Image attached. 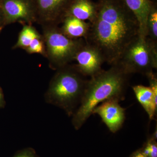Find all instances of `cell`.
<instances>
[{"instance_id": "1", "label": "cell", "mask_w": 157, "mask_h": 157, "mask_svg": "<svg viewBox=\"0 0 157 157\" xmlns=\"http://www.w3.org/2000/svg\"><path fill=\"white\" fill-rule=\"evenodd\" d=\"M97 15L86 38L100 51L104 61L115 65L127 46L139 34V25L121 0H98Z\"/></svg>"}, {"instance_id": "2", "label": "cell", "mask_w": 157, "mask_h": 157, "mask_svg": "<svg viewBox=\"0 0 157 157\" xmlns=\"http://www.w3.org/2000/svg\"><path fill=\"white\" fill-rule=\"evenodd\" d=\"M128 74L117 65L102 70L87 80L81 102L73 114L72 124L79 130L100 103L110 99L120 100L128 85Z\"/></svg>"}, {"instance_id": "3", "label": "cell", "mask_w": 157, "mask_h": 157, "mask_svg": "<svg viewBox=\"0 0 157 157\" xmlns=\"http://www.w3.org/2000/svg\"><path fill=\"white\" fill-rule=\"evenodd\" d=\"M87 80L74 66L58 69L45 94V101L72 116L80 104Z\"/></svg>"}, {"instance_id": "4", "label": "cell", "mask_w": 157, "mask_h": 157, "mask_svg": "<svg viewBox=\"0 0 157 157\" xmlns=\"http://www.w3.org/2000/svg\"><path fill=\"white\" fill-rule=\"evenodd\" d=\"M117 65L127 74L146 75L157 67V44L140 33L125 48Z\"/></svg>"}, {"instance_id": "5", "label": "cell", "mask_w": 157, "mask_h": 157, "mask_svg": "<svg viewBox=\"0 0 157 157\" xmlns=\"http://www.w3.org/2000/svg\"><path fill=\"white\" fill-rule=\"evenodd\" d=\"M42 27L46 58L51 67L57 70L74 60L77 52L86 43L85 40L70 39L62 33L58 26Z\"/></svg>"}, {"instance_id": "6", "label": "cell", "mask_w": 157, "mask_h": 157, "mask_svg": "<svg viewBox=\"0 0 157 157\" xmlns=\"http://www.w3.org/2000/svg\"><path fill=\"white\" fill-rule=\"evenodd\" d=\"M0 7L5 18V25L15 22L32 25L37 22L33 0H0Z\"/></svg>"}, {"instance_id": "7", "label": "cell", "mask_w": 157, "mask_h": 157, "mask_svg": "<svg viewBox=\"0 0 157 157\" xmlns=\"http://www.w3.org/2000/svg\"><path fill=\"white\" fill-rule=\"evenodd\" d=\"M37 22L42 26L62 23L73 0H33Z\"/></svg>"}, {"instance_id": "8", "label": "cell", "mask_w": 157, "mask_h": 157, "mask_svg": "<svg viewBox=\"0 0 157 157\" xmlns=\"http://www.w3.org/2000/svg\"><path fill=\"white\" fill-rule=\"evenodd\" d=\"M74 60L77 63L74 67L78 72L82 76L90 77L101 72L105 62L100 51L86 42L77 52Z\"/></svg>"}, {"instance_id": "9", "label": "cell", "mask_w": 157, "mask_h": 157, "mask_svg": "<svg viewBox=\"0 0 157 157\" xmlns=\"http://www.w3.org/2000/svg\"><path fill=\"white\" fill-rule=\"evenodd\" d=\"M119 100L112 99L102 102L93 110L92 114H97L113 133L117 132L122 126L125 119V109L119 104Z\"/></svg>"}, {"instance_id": "10", "label": "cell", "mask_w": 157, "mask_h": 157, "mask_svg": "<svg viewBox=\"0 0 157 157\" xmlns=\"http://www.w3.org/2000/svg\"><path fill=\"white\" fill-rule=\"evenodd\" d=\"M98 9V3L92 0H73L66 17L71 16L84 21H89L90 23H92L95 18Z\"/></svg>"}, {"instance_id": "11", "label": "cell", "mask_w": 157, "mask_h": 157, "mask_svg": "<svg viewBox=\"0 0 157 157\" xmlns=\"http://www.w3.org/2000/svg\"><path fill=\"white\" fill-rule=\"evenodd\" d=\"M136 17L139 25V33L147 37L146 23L152 7L155 2L152 0H121Z\"/></svg>"}, {"instance_id": "12", "label": "cell", "mask_w": 157, "mask_h": 157, "mask_svg": "<svg viewBox=\"0 0 157 157\" xmlns=\"http://www.w3.org/2000/svg\"><path fill=\"white\" fill-rule=\"evenodd\" d=\"M61 31L65 36L71 39H83L87 37L90 23L76 17L67 16L62 22Z\"/></svg>"}, {"instance_id": "13", "label": "cell", "mask_w": 157, "mask_h": 157, "mask_svg": "<svg viewBox=\"0 0 157 157\" xmlns=\"http://www.w3.org/2000/svg\"><path fill=\"white\" fill-rule=\"evenodd\" d=\"M137 101L148 114L151 120L157 113V98L149 86L136 85L132 87Z\"/></svg>"}, {"instance_id": "14", "label": "cell", "mask_w": 157, "mask_h": 157, "mask_svg": "<svg viewBox=\"0 0 157 157\" xmlns=\"http://www.w3.org/2000/svg\"><path fill=\"white\" fill-rule=\"evenodd\" d=\"M42 36L32 25H25L20 32L17 42L13 49L21 48L25 50L34 39Z\"/></svg>"}, {"instance_id": "15", "label": "cell", "mask_w": 157, "mask_h": 157, "mask_svg": "<svg viewBox=\"0 0 157 157\" xmlns=\"http://www.w3.org/2000/svg\"><path fill=\"white\" fill-rule=\"evenodd\" d=\"M147 37L157 44V3L153 5L147 17L146 23Z\"/></svg>"}, {"instance_id": "16", "label": "cell", "mask_w": 157, "mask_h": 157, "mask_svg": "<svg viewBox=\"0 0 157 157\" xmlns=\"http://www.w3.org/2000/svg\"><path fill=\"white\" fill-rule=\"evenodd\" d=\"M25 50L29 54H39L46 58L45 43L42 35L34 39Z\"/></svg>"}, {"instance_id": "17", "label": "cell", "mask_w": 157, "mask_h": 157, "mask_svg": "<svg viewBox=\"0 0 157 157\" xmlns=\"http://www.w3.org/2000/svg\"><path fill=\"white\" fill-rule=\"evenodd\" d=\"M156 140L152 137L147 140L141 152L147 157H157V145Z\"/></svg>"}, {"instance_id": "18", "label": "cell", "mask_w": 157, "mask_h": 157, "mask_svg": "<svg viewBox=\"0 0 157 157\" xmlns=\"http://www.w3.org/2000/svg\"><path fill=\"white\" fill-rule=\"evenodd\" d=\"M12 157H39L33 149L28 147L17 152Z\"/></svg>"}, {"instance_id": "19", "label": "cell", "mask_w": 157, "mask_h": 157, "mask_svg": "<svg viewBox=\"0 0 157 157\" xmlns=\"http://www.w3.org/2000/svg\"><path fill=\"white\" fill-rule=\"evenodd\" d=\"M6 105V101L4 98V94H3L2 90L0 87V109L3 108Z\"/></svg>"}, {"instance_id": "20", "label": "cell", "mask_w": 157, "mask_h": 157, "mask_svg": "<svg viewBox=\"0 0 157 157\" xmlns=\"http://www.w3.org/2000/svg\"><path fill=\"white\" fill-rule=\"evenodd\" d=\"M5 18L2 11L0 7V27L4 28L5 26Z\"/></svg>"}, {"instance_id": "21", "label": "cell", "mask_w": 157, "mask_h": 157, "mask_svg": "<svg viewBox=\"0 0 157 157\" xmlns=\"http://www.w3.org/2000/svg\"><path fill=\"white\" fill-rule=\"evenodd\" d=\"M131 157H147L143 153L141 152V151H137L135 152L133 155H132Z\"/></svg>"}, {"instance_id": "22", "label": "cell", "mask_w": 157, "mask_h": 157, "mask_svg": "<svg viewBox=\"0 0 157 157\" xmlns=\"http://www.w3.org/2000/svg\"><path fill=\"white\" fill-rule=\"evenodd\" d=\"M3 29V28L0 27V33H1V32H2V30Z\"/></svg>"}, {"instance_id": "23", "label": "cell", "mask_w": 157, "mask_h": 157, "mask_svg": "<svg viewBox=\"0 0 157 157\" xmlns=\"http://www.w3.org/2000/svg\"><path fill=\"white\" fill-rule=\"evenodd\" d=\"M152 1H153V2H156V0H152Z\"/></svg>"}]
</instances>
